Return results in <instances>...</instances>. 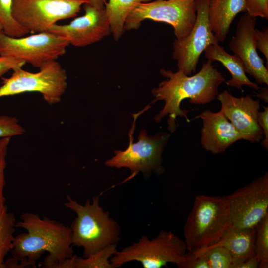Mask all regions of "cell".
Segmentation results:
<instances>
[{
    "instance_id": "603a6c76",
    "label": "cell",
    "mask_w": 268,
    "mask_h": 268,
    "mask_svg": "<svg viewBox=\"0 0 268 268\" xmlns=\"http://www.w3.org/2000/svg\"><path fill=\"white\" fill-rule=\"evenodd\" d=\"M255 257L260 268H268V213L256 226Z\"/></svg>"
},
{
    "instance_id": "277c9868",
    "label": "cell",
    "mask_w": 268,
    "mask_h": 268,
    "mask_svg": "<svg viewBox=\"0 0 268 268\" xmlns=\"http://www.w3.org/2000/svg\"><path fill=\"white\" fill-rule=\"evenodd\" d=\"M231 223L224 196H196L184 227L187 251L195 252L216 243Z\"/></svg>"
},
{
    "instance_id": "6da1fadb",
    "label": "cell",
    "mask_w": 268,
    "mask_h": 268,
    "mask_svg": "<svg viewBox=\"0 0 268 268\" xmlns=\"http://www.w3.org/2000/svg\"><path fill=\"white\" fill-rule=\"evenodd\" d=\"M160 73L166 79L152 89L154 97L152 102L162 100L165 104L154 120L160 123L168 115L167 128L170 133L175 132L178 127L177 117H184L187 122H190L187 116L190 110L180 108L183 100L188 99L193 104L211 103L216 98L220 85L226 81L222 73L209 60L204 62L201 70L192 76H187L179 70L174 72L163 68Z\"/></svg>"
},
{
    "instance_id": "484cf974",
    "label": "cell",
    "mask_w": 268,
    "mask_h": 268,
    "mask_svg": "<svg viewBox=\"0 0 268 268\" xmlns=\"http://www.w3.org/2000/svg\"><path fill=\"white\" fill-rule=\"evenodd\" d=\"M25 133V129L20 124L16 117L0 116V138L21 135Z\"/></svg>"
},
{
    "instance_id": "5bb4252c",
    "label": "cell",
    "mask_w": 268,
    "mask_h": 268,
    "mask_svg": "<svg viewBox=\"0 0 268 268\" xmlns=\"http://www.w3.org/2000/svg\"><path fill=\"white\" fill-rule=\"evenodd\" d=\"M256 17L248 13L240 18L229 47L233 55L242 63L246 73L257 83L268 85V69L259 56L256 46Z\"/></svg>"
},
{
    "instance_id": "52a82bcc",
    "label": "cell",
    "mask_w": 268,
    "mask_h": 268,
    "mask_svg": "<svg viewBox=\"0 0 268 268\" xmlns=\"http://www.w3.org/2000/svg\"><path fill=\"white\" fill-rule=\"evenodd\" d=\"M67 79L66 70L56 60L45 64L36 73L18 68L9 77L2 78L0 98L36 92L49 104H57L66 91Z\"/></svg>"
},
{
    "instance_id": "83f0119b",
    "label": "cell",
    "mask_w": 268,
    "mask_h": 268,
    "mask_svg": "<svg viewBox=\"0 0 268 268\" xmlns=\"http://www.w3.org/2000/svg\"><path fill=\"white\" fill-rule=\"evenodd\" d=\"M245 6L251 16L268 19V0H245Z\"/></svg>"
},
{
    "instance_id": "f1b7e54d",
    "label": "cell",
    "mask_w": 268,
    "mask_h": 268,
    "mask_svg": "<svg viewBox=\"0 0 268 268\" xmlns=\"http://www.w3.org/2000/svg\"><path fill=\"white\" fill-rule=\"evenodd\" d=\"M185 260L178 267L179 268H209L203 255H197L195 252L187 251Z\"/></svg>"
},
{
    "instance_id": "7402d4cb",
    "label": "cell",
    "mask_w": 268,
    "mask_h": 268,
    "mask_svg": "<svg viewBox=\"0 0 268 268\" xmlns=\"http://www.w3.org/2000/svg\"><path fill=\"white\" fill-rule=\"evenodd\" d=\"M117 246L111 244L86 258L75 255L74 268H113L110 259L118 251Z\"/></svg>"
},
{
    "instance_id": "30bf717a",
    "label": "cell",
    "mask_w": 268,
    "mask_h": 268,
    "mask_svg": "<svg viewBox=\"0 0 268 268\" xmlns=\"http://www.w3.org/2000/svg\"><path fill=\"white\" fill-rule=\"evenodd\" d=\"M69 45L66 39L49 31L24 37L0 33V56L22 60L39 68L65 54Z\"/></svg>"
},
{
    "instance_id": "44dd1931",
    "label": "cell",
    "mask_w": 268,
    "mask_h": 268,
    "mask_svg": "<svg viewBox=\"0 0 268 268\" xmlns=\"http://www.w3.org/2000/svg\"><path fill=\"white\" fill-rule=\"evenodd\" d=\"M16 222L5 204L0 208V268H4V258L12 248Z\"/></svg>"
},
{
    "instance_id": "e0dca14e",
    "label": "cell",
    "mask_w": 268,
    "mask_h": 268,
    "mask_svg": "<svg viewBox=\"0 0 268 268\" xmlns=\"http://www.w3.org/2000/svg\"><path fill=\"white\" fill-rule=\"evenodd\" d=\"M256 227L241 228L230 225L220 240L210 246L226 248L232 258L231 268L255 256Z\"/></svg>"
},
{
    "instance_id": "9a60e30c",
    "label": "cell",
    "mask_w": 268,
    "mask_h": 268,
    "mask_svg": "<svg viewBox=\"0 0 268 268\" xmlns=\"http://www.w3.org/2000/svg\"><path fill=\"white\" fill-rule=\"evenodd\" d=\"M220 101L221 110L240 134L243 139L251 142H259L264 134L257 121L260 105L259 100L251 95L236 97L227 90L218 93L216 98Z\"/></svg>"
},
{
    "instance_id": "e575fe53",
    "label": "cell",
    "mask_w": 268,
    "mask_h": 268,
    "mask_svg": "<svg viewBox=\"0 0 268 268\" xmlns=\"http://www.w3.org/2000/svg\"><path fill=\"white\" fill-rule=\"evenodd\" d=\"M90 3L97 8L103 9L105 8L106 0H90Z\"/></svg>"
},
{
    "instance_id": "4dcf8cb0",
    "label": "cell",
    "mask_w": 268,
    "mask_h": 268,
    "mask_svg": "<svg viewBox=\"0 0 268 268\" xmlns=\"http://www.w3.org/2000/svg\"><path fill=\"white\" fill-rule=\"evenodd\" d=\"M26 63L24 61L13 58L0 56V77L10 70L22 67Z\"/></svg>"
},
{
    "instance_id": "d6a6232c",
    "label": "cell",
    "mask_w": 268,
    "mask_h": 268,
    "mask_svg": "<svg viewBox=\"0 0 268 268\" xmlns=\"http://www.w3.org/2000/svg\"><path fill=\"white\" fill-rule=\"evenodd\" d=\"M258 267L259 262L255 256L237 265L234 268H257Z\"/></svg>"
},
{
    "instance_id": "3957f363",
    "label": "cell",
    "mask_w": 268,
    "mask_h": 268,
    "mask_svg": "<svg viewBox=\"0 0 268 268\" xmlns=\"http://www.w3.org/2000/svg\"><path fill=\"white\" fill-rule=\"evenodd\" d=\"M99 198L100 195H96L92 202L88 199L84 205H81L67 195V201L64 203L76 214L70 227L72 244L83 248L84 258L111 244H117L120 238L118 223L100 205Z\"/></svg>"
},
{
    "instance_id": "cb8c5ba5",
    "label": "cell",
    "mask_w": 268,
    "mask_h": 268,
    "mask_svg": "<svg viewBox=\"0 0 268 268\" xmlns=\"http://www.w3.org/2000/svg\"><path fill=\"white\" fill-rule=\"evenodd\" d=\"M12 0H0V22L3 32L12 37H21L29 33L20 25L12 14Z\"/></svg>"
},
{
    "instance_id": "8992f818",
    "label": "cell",
    "mask_w": 268,
    "mask_h": 268,
    "mask_svg": "<svg viewBox=\"0 0 268 268\" xmlns=\"http://www.w3.org/2000/svg\"><path fill=\"white\" fill-rule=\"evenodd\" d=\"M187 248L184 241L171 232L161 230L152 239L143 235L132 245L117 251L110 258L113 268L133 261L144 268H160L169 263L178 266L185 260Z\"/></svg>"
},
{
    "instance_id": "4316f807",
    "label": "cell",
    "mask_w": 268,
    "mask_h": 268,
    "mask_svg": "<svg viewBox=\"0 0 268 268\" xmlns=\"http://www.w3.org/2000/svg\"><path fill=\"white\" fill-rule=\"evenodd\" d=\"M11 137H5L0 138V208L5 205L6 199L3 190L5 185L4 171L6 166V157L7 149Z\"/></svg>"
},
{
    "instance_id": "d4e9b609",
    "label": "cell",
    "mask_w": 268,
    "mask_h": 268,
    "mask_svg": "<svg viewBox=\"0 0 268 268\" xmlns=\"http://www.w3.org/2000/svg\"><path fill=\"white\" fill-rule=\"evenodd\" d=\"M203 255L209 268H231L232 258L229 251L220 246H209L195 252Z\"/></svg>"
},
{
    "instance_id": "ffe728a7",
    "label": "cell",
    "mask_w": 268,
    "mask_h": 268,
    "mask_svg": "<svg viewBox=\"0 0 268 268\" xmlns=\"http://www.w3.org/2000/svg\"><path fill=\"white\" fill-rule=\"evenodd\" d=\"M153 0H109L105 4V10L109 19L111 33L117 41L125 32V23L129 13L139 3Z\"/></svg>"
},
{
    "instance_id": "2e32d148",
    "label": "cell",
    "mask_w": 268,
    "mask_h": 268,
    "mask_svg": "<svg viewBox=\"0 0 268 268\" xmlns=\"http://www.w3.org/2000/svg\"><path fill=\"white\" fill-rule=\"evenodd\" d=\"M202 121L201 142L203 148L213 154L224 152L237 141L243 139L240 134L220 110L203 111L194 119Z\"/></svg>"
},
{
    "instance_id": "7c38bea8",
    "label": "cell",
    "mask_w": 268,
    "mask_h": 268,
    "mask_svg": "<svg viewBox=\"0 0 268 268\" xmlns=\"http://www.w3.org/2000/svg\"><path fill=\"white\" fill-rule=\"evenodd\" d=\"M224 196L228 204L231 225L241 228H255L268 213V172Z\"/></svg>"
},
{
    "instance_id": "d6986e66",
    "label": "cell",
    "mask_w": 268,
    "mask_h": 268,
    "mask_svg": "<svg viewBox=\"0 0 268 268\" xmlns=\"http://www.w3.org/2000/svg\"><path fill=\"white\" fill-rule=\"evenodd\" d=\"M205 56L212 62H220L229 71L231 78L225 81L228 85L242 90L243 85L258 90V85L252 82L247 76L243 65L239 59L234 55H231L226 52L224 48L219 45V43L211 44L204 51Z\"/></svg>"
},
{
    "instance_id": "ba28073f",
    "label": "cell",
    "mask_w": 268,
    "mask_h": 268,
    "mask_svg": "<svg viewBox=\"0 0 268 268\" xmlns=\"http://www.w3.org/2000/svg\"><path fill=\"white\" fill-rule=\"evenodd\" d=\"M196 19L195 0H156L138 4L128 16L125 30L138 29L149 19L170 24L176 39H181L191 32Z\"/></svg>"
},
{
    "instance_id": "f546056e",
    "label": "cell",
    "mask_w": 268,
    "mask_h": 268,
    "mask_svg": "<svg viewBox=\"0 0 268 268\" xmlns=\"http://www.w3.org/2000/svg\"><path fill=\"white\" fill-rule=\"evenodd\" d=\"M256 46L266 59V67H268V28L263 30L256 29Z\"/></svg>"
},
{
    "instance_id": "4fadbf2b",
    "label": "cell",
    "mask_w": 268,
    "mask_h": 268,
    "mask_svg": "<svg viewBox=\"0 0 268 268\" xmlns=\"http://www.w3.org/2000/svg\"><path fill=\"white\" fill-rule=\"evenodd\" d=\"M84 14L65 25L55 24L47 31L67 40L75 47H85L98 42L111 34L109 19L105 8L99 9L90 2L83 5Z\"/></svg>"
},
{
    "instance_id": "ac0fdd59",
    "label": "cell",
    "mask_w": 268,
    "mask_h": 268,
    "mask_svg": "<svg viewBox=\"0 0 268 268\" xmlns=\"http://www.w3.org/2000/svg\"><path fill=\"white\" fill-rule=\"evenodd\" d=\"M240 12H245V0H209V23L218 42L226 39L233 20Z\"/></svg>"
},
{
    "instance_id": "8fae6325",
    "label": "cell",
    "mask_w": 268,
    "mask_h": 268,
    "mask_svg": "<svg viewBox=\"0 0 268 268\" xmlns=\"http://www.w3.org/2000/svg\"><path fill=\"white\" fill-rule=\"evenodd\" d=\"M196 19L191 32L173 42V58L178 70L190 76L196 71L201 55L209 45L219 43L211 30L208 17L209 0H195Z\"/></svg>"
},
{
    "instance_id": "9c48e42d",
    "label": "cell",
    "mask_w": 268,
    "mask_h": 268,
    "mask_svg": "<svg viewBox=\"0 0 268 268\" xmlns=\"http://www.w3.org/2000/svg\"><path fill=\"white\" fill-rule=\"evenodd\" d=\"M90 0H12V14L34 34L47 31L61 20L75 17Z\"/></svg>"
},
{
    "instance_id": "d590c367",
    "label": "cell",
    "mask_w": 268,
    "mask_h": 268,
    "mask_svg": "<svg viewBox=\"0 0 268 268\" xmlns=\"http://www.w3.org/2000/svg\"><path fill=\"white\" fill-rule=\"evenodd\" d=\"M3 31V27L1 23L0 22V33Z\"/></svg>"
},
{
    "instance_id": "1f68e13d",
    "label": "cell",
    "mask_w": 268,
    "mask_h": 268,
    "mask_svg": "<svg viewBox=\"0 0 268 268\" xmlns=\"http://www.w3.org/2000/svg\"><path fill=\"white\" fill-rule=\"evenodd\" d=\"M264 110L259 111L258 114L257 121L262 129L264 138L262 140L261 145L267 151L268 150V106H263Z\"/></svg>"
},
{
    "instance_id": "836d02e7",
    "label": "cell",
    "mask_w": 268,
    "mask_h": 268,
    "mask_svg": "<svg viewBox=\"0 0 268 268\" xmlns=\"http://www.w3.org/2000/svg\"><path fill=\"white\" fill-rule=\"evenodd\" d=\"M258 92L256 93V96L263 100L265 103L268 102V89L267 87H263L258 90Z\"/></svg>"
},
{
    "instance_id": "5b68a950",
    "label": "cell",
    "mask_w": 268,
    "mask_h": 268,
    "mask_svg": "<svg viewBox=\"0 0 268 268\" xmlns=\"http://www.w3.org/2000/svg\"><path fill=\"white\" fill-rule=\"evenodd\" d=\"M146 109L145 107L139 113L133 114L134 121L129 131V143L127 149L114 150V156L105 162L106 166L111 168H128L131 171V177L139 172H141L145 177H148L152 172L160 175L165 171L162 165V154L170 134L159 132L149 136L146 130H141L138 141L133 142V134L136 120Z\"/></svg>"
},
{
    "instance_id": "7a4b0ae2",
    "label": "cell",
    "mask_w": 268,
    "mask_h": 268,
    "mask_svg": "<svg viewBox=\"0 0 268 268\" xmlns=\"http://www.w3.org/2000/svg\"><path fill=\"white\" fill-rule=\"evenodd\" d=\"M16 227L27 233L14 237L11 254L25 267L35 268V262L45 252L48 255L41 264L43 268H57L73 255L70 227L38 214L23 213Z\"/></svg>"
}]
</instances>
